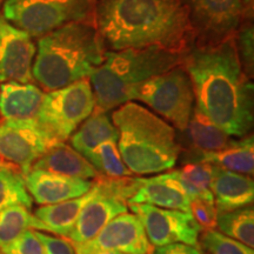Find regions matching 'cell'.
Listing matches in <instances>:
<instances>
[{"label": "cell", "instance_id": "6da1fadb", "mask_svg": "<svg viewBox=\"0 0 254 254\" xmlns=\"http://www.w3.org/2000/svg\"><path fill=\"white\" fill-rule=\"evenodd\" d=\"M185 69L196 109L230 136L249 134L253 126V84L243 71L236 39L228 37L190 51Z\"/></svg>", "mask_w": 254, "mask_h": 254}, {"label": "cell", "instance_id": "7a4b0ae2", "mask_svg": "<svg viewBox=\"0 0 254 254\" xmlns=\"http://www.w3.org/2000/svg\"><path fill=\"white\" fill-rule=\"evenodd\" d=\"M94 9L98 33L112 51H179L192 30L183 0H97Z\"/></svg>", "mask_w": 254, "mask_h": 254}, {"label": "cell", "instance_id": "3957f363", "mask_svg": "<svg viewBox=\"0 0 254 254\" xmlns=\"http://www.w3.org/2000/svg\"><path fill=\"white\" fill-rule=\"evenodd\" d=\"M104 59L97 28L71 23L40 38L32 74L44 90L56 91L90 77Z\"/></svg>", "mask_w": 254, "mask_h": 254}, {"label": "cell", "instance_id": "277c9868", "mask_svg": "<svg viewBox=\"0 0 254 254\" xmlns=\"http://www.w3.org/2000/svg\"><path fill=\"white\" fill-rule=\"evenodd\" d=\"M118 131V148L124 163L133 174L146 176L171 170L182 147L173 126L141 105L128 103L112 114Z\"/></svg>", "mask_w": 254, "mask_h": 254}, {"label": "cell", "instance_id": "5b68a950", "mask_svg": "<svg viewBox=\"0 0 254 254\" xmlns=\"http://www.w3.org/2000/svg\"><path fill=\"white\" fill-rule=\"evenodd\" d=\"M180 62L179 51L163 47L109 51L103 64L90 75L95 109L107 112L128 103L135 86L177 67Z\"/></svg>", "mask_w": 254, "mask_h": 254}, {"label": "cell", "instance_id": "8992f818", "mask_svg": "<svg viewBox=\"0 0 254 254\" xmlns=\"http://www.w3.org/2000/svg\"><path fill=\"white\" fill-rule=\"evenodd\" d=\"M97 0H5L2 17L31 37H43L71 23H84Z\"/></svg>", "mask_w": 254, "mask_h": 254}, {"label": "cell", "instance_id": "52a82bcc", "mask_svg": "<svg viewBox=\"0 0 254 254\" xmlns=\"http://www.w3.org/2000/svg\"><path fill=\"white\" fill-rule=\"evenodd\" d=\"M129 99L148 105L180 131H186L195 101L189 73L179 66L135 86Z\"/></svg>", "mask_w": 254, "mask_h": 254}, {"label": "cell", "instance_id": "ba28073f", "mask_svg": "<svg viewBox=\"0 0 254 254\" xmlns=\"http://www.w3.org/2000/svg\"><path fill=\"white\" fill-rule=\"evenodd\" d=\"M95 109V98L86 78L45 94L37 122L57 141L69 139Z\"/></svg>", "mask_w": 254, "mask_h": 254}, {"label": "cell", "instance_id": "9c48e42d", "mask_svg": "<svg viewBox=\"0 0 254 254\" xmlns=\"http://www.w3.org/2000/svg\"><path fill=\"white\" fill-rule=\"evenodd\" d=\"M133 177L111 179L98 176L94 179V194L84 206L67 239L82 244L93 239L109 222L128 211Z\"/></svg>", "mask_w": 254, "mask_h": 254}, {"label": "cell", "instance_id": "30bf717a", "mask_svg": "<svg viewBox=\"0 0 254 254\" xmlns=\"http://www.w3.org/2000/svg\"><path fill=\"white\" fill-rule=\"evenodd\" d=\"M58 142L37 119L5 120L0 124V158L17 166L23 174Z\"/></svg>", "mask_w": 254, "mask_h": 254}, {"label": "cell", "instance_id": "8fae6325", "mask_svg": "<svg viewBox=\"0 0 254 254\" xmlns=\"http://www.w3.org/2000/svg\"><path fill=\"white\" fill-rule=\"evenodd\" d=\"M128 208L140 220L153 247L176 243L200 247L201 228L190 212L161 208L148 204H128Z\"/></svg>", "mask_w": 254, "mask_h": 254}, {"label": "cell", "instance_id": "7c38bea8", "mask_svg": "<svg viewBox=\"0 0 254 254\" xmlns=\"http://www.w3.org/2000/svg\"><path fill=\"white\" fill-rule=\"evenodd\" d=\"M72 245L75 254H95L101 251H118L124 254H152L154 250L140 220L136 215L127 212L112 219L93 239Z\"/></svg>", "mask_w": 254, "mask_h": 254}, {"label": "cell", "instance_id": "4fadbf2b", "mask_svg": "<svg viewBox=\"0 0 254 254\" xmlns=\"http://www.w3.org/2000/svg\"><path fill=\"white\" fill-rule=\"evenodd\" d=\"M192 28L211 43L232 37L244 14L241 0H183Z\"/></svg>", "mask_w": 254, "mask_h": 254}, {"label": "cell", "instance_id": "5bb4252c", "mask_svg": "<svg viewBox=\"0 0 254 254\" xmlns=\"http://www.w3.org/2000/svg\"><path fill=\"white\" fill-rule=\"evenodd\" d=\"M36 51L30 34L0 15V82L33 81L32 66Z\"/></svg>", "mask_w": 254, "mask_h": 254}, {"label": "cell", "instance_id": "9a60e30c", "mask_svg": "<svg viewBox=\"0 0 254 254\" xmlns=\"http://www.w3.org/2000/svg\"><path fill=\"white\" fill-rule=\"evenodd\" d=\"M127 204H148L190 212V198L174 171L151 178L133 177L132 194Z\"/></svg>", "mask_w": 254, "mask_h": 254}, {"label": "cell", "instance_id": "2e32d148", "mask_svg": "<svg viewBox=\"0 0 254 254\" xmlns=\"http://www.w3.org/2000/svg\"><path fill=\"white\" fill-rule=\"evenodd\" d=\"M27 192L37 204L46 206L84 195L93 186V182L47 172L30 170L24 174Z\"/></svg>", "mask_w": 254, "mask_h": 254}, {"label": "cell", "instance_id": "e0dca14e", "mask_svg": "<svg viewBox=\"0 0 254 254\" xmlns=\"http://www.w3.org/2000/svg\"><path fill=\"white\" fill-rule=\"evenodd\" d=\"M211 190L217 213L251 206L254 200V182L250 176L215 166Z\"/></svg>", "mask_w": 254, "mask_h": 254}, {"label": "cell", "instance_id": "ac0fdd59", "mask_svg": "<svg viewBox=\"0 0 254 254\" xmlns=\"http://www.w3.org/2000/svg\"><path fill=\"white\" fill-rule=\"evenodd\" d=\"M44 97V92L32 82H1L0 116L5 120L36 119Z\"/></svg>", "mask_w": 254, "mask_h": 254}, {"label": "cell", "instance_id": "d6986e66", "mask_svg": "<svg viewBox=\"0 0 254 254\" xmlns=\"http://www.w3.org/2000/svg\"><path fill=\"white\" fill-rule=\"evenodd\" d=\"M31 170H43L78 179H95L99 173L84 155L65 142L51 147L32 165Z\"/></svg>", "mask_w": 254, "mask_h": 254}, {"label": "cell", "instance_id": "ffe728a7", "mask_svg": "<svg viewBox=\"0 0 254 254\" xmlns=\"http://www.w3.org/2000/svg\"><path fill=\"white\" fill-rule=\"evenodd\" d=\"M198 160L212 164L222 170L252 176L254 172L253 135H245L240 140H231L222 150L201 152Z\"/></svg>", "mask_w": 254, "mask_h": 254}, {"label": "cell", "instance_id": "44dd1931", "mask_svg": "<svg viewBox=\"0 0 254 254\" xmlns=\"http://www.w3.org/2000/svg\"><path fill=\"white\" fill-rule=\"evenodd\" d=\"M94 194V186L78 198L66 200L58 204L46 205L36 209L34 215L45 224L52 234L67 238L74 227L79 213Z\"/></svg>", "mask_w": 254, "mask_h": 254}, {"label": "cell", "instance_id": "7402d4cb", "mask_svg": "<svg viewBox=\"0 0 254 254\" xmlns=\"http://www.w3.org/2000/svg\"><path fill=\"white\" fill-rule=\"evenodd\" d=\"M69 138L72 147L85 157L105 141H118V131L105 111L94 109Z\"/></svg>", "mask_w": 254, "mask_h": 254}, {"label": "cell", "instance_id": "603a6c76", "mask_svg": "<svg viewBox=\"0 0 254 254\" xmlns=\"http://www.w3.org/2000/svg\"><path fill=\"white\" fill-rule=\"evenodd\" d=\"M186 131L189 132L193 147L199 153L222 150L231 141L230 135L226 134L212 120H209L204 113L200 112L196 107L193 109Z\"/></svg>", "mask_w": 254, "mask_h": 254}, {"label": "cell", "instance_id": "cb8c5ba5", "mask_svg": "<svg viewBox=\"0 0 254 254\" xmlns=\"http://www.w3.org/2000/svg\"><path fill=\"white\" fill-rule=\"evenodd\" d=\"M214 168V165L196 160L174 171L177 179L189 195L190 201L193 199H204L214 202L211 190Z\"/></svg>", "mask_w": 254, "mask_h": 254}, {"label": "cell", "instance_id": "d4e9b609", "mask_svg": "<svg viewBox=\"0 0 254 254\" xmlns=\"http://www.w3.org/2000/svg\"><path fill=\"white\" fill-rule=\"evenodd\" d=\"M26 230L50 232L30 209L15 205L0 212V247L7 245Z\"/></svg>", "mask_w": 254, "mask_h": 254}, {"label": "cell", "instance_id": "484cf974", "mask_svg": "<svg viewBox=\"0 0 254 254\" xmlns=\"http://www.w3.org/2000/svg\"><path fill=\"white\" fill-rule=\"evenodd\" d=\"M15 205L31 209L33 199L27 192L21 171L6 163L0 166V212Z\"/></svg>", "mask_w": 254, "mask_h": 254}, {"label": "cell", "instance_id": "4316f807", "mask_svg": "<svg viewBox=\"0 0 254 254\" xmlns=\"http://www.w3.org/2000/svg\"><path fill=\"white\" fill-rule=\"evenodd\" d=\"M217 227L220 233L253 249L254 211L252 206L219 213Z\"/></svg>", "mask_w": 254, "mask_h": 254}, {"label": "cell", "instance_id": "83f0119b", "mask_svg": "<svg viewBox=\"0 0 254 254\" xmlns=\"http://www.w3.org/2000/svg\"><path fill=\"white\" fill-rule=\"evenodd\" d=\"M99 176L119 179V178L132 177L133 173L127 168L120 155L117 141L109 140L98 145L93 151L85 155Z\"/></svg>", "mask_w": 254, "mask_h": 254}, {"label": "cell", "instance_id": "f1b7e54d", "mask_svg": "<svg viewBox=\"0 0 254 254\" xmlns=\"http://www.w3.org/2000/svg\"><path fill=\"white\" fill-rule=\"evenodd\" d=\"M199 237L200 245L209 254H254L253 249L226 237L219 231H202Z\"/></svg>", "mask_w": 254, "mask_h": 254}, {"label": "cell", "instance_id": "f546056e", "mask_svg": "<svg viewBox=\"0 0 254 254\" xmlns=\"http://www.w3.org/2000/svg\"><path fill=\"white\" fill-rule=\"evenodd\" d=\"M0 249L5 254H45L43 244L34 230H26Z\"/></svg>", "mask_w": 254, "mask_h": 254}, {"label": "cell", "instance_id": "4dcf8cb0", "mask_svg": "<svg viewBox=\"0 0 254 254\" xmlns=\"http://www.w3.org/2000/svg\"><path fill=\"white\" fill-rule=\"evenodd\" d=\"M236 47L241 65L245 66L246 74L252 77L254 60V33L252 25L247 24L240 28L238 32Z\"/></svg>", "mask_w": 254, "mask_h": 254}, {"label": "cell", "instance_id": "1f68e13d", "mask_svg": "<svg viewBox=\"0 0 254 254\" xmlns=\"http://www.w3.org/2000/svg\"><path fill=\"white\" fill-rule=\"evenodd\" d=\"M190 213L202 231L214 230L217 227V209L214 202L204 199H193L190 201Z\"/></svg>", "mask_w": 254, "mask_h": 254}, {"label": "cell", "instance_id": "d6a6232c", "mask_svg": "<svg viewBox=\"0 0 254 254\" xmlns=\"http://www.w3.org/2000/svg\"><path fill=\"white\" fill-rule=\"evenodd\" d=\"M38 238L43 244L45 254H75L72 243L64 238H58L51 234L36 231Z\"/></svg>", "mask_w": 254, "mask_h": 254}, {"label": "cell", "instance_id": "836d02e7", "mask_svg": "<svg viewBox=\"0 0 254 254\" xmlns=\"http://www.w3.org/2000/svg\"><path fill=\"white\" fill-rule=\"evenodd\" d=\"M152 254H202V252L200 247L186 245L183 243H176L155 247Z\"/></svg>", "mask_w": 254, "mask_h": 254}, {"label": "cell", "instance_id": "e575fe53", "mask_svg": "<svg viewBox=\"0 0 254 254\" xmlns=\"http://www.w3.org/2000/svg\"><path fill=\"white\" fill-rule=\"evenodd\" d=\"M95 254H124V253L118 252V251H101V252H98Z\"/></svg>", "mask_w": 254, "mask_h": 254}, {"label": "cell", "instance_id": "d590c367", "mask_svg": "<svg viewBox=\"0 0 254 254\" xmlns=\"http://www.w3.org/2000/svg\"><path fill=\"white\" fill-rule=\"evenodd\" d=\"M241 2H243V5L246 6V7H253V0H241Z\"/></svg>", "mask_w": 254, "mask_h": 254}, {"label": "cell", "instance_id": "8d00e7d4", "mask_svg": "<svg viewBox=\"0 0 254 254\" xmlns=\"http://www.w3.org/2000/svg\"><path fill=\"white\" fill-rule=\"evenodd\" d=\"M4 164H6V161H0V166H1V165H4Z\"/></svg>", "mask_w": 254, "mask_h": 254}, {"label": "cell", "instance_id": "74e56055", "mask_svg": "<svg viewBox=\"0 0 254 254\" xmlns=\"http://www.w3.org/2000/svg\"><path fill=\"white\" fill-rule=\"evenodd\" d=\"M0 254H5V253H4V252H2V251H1V250H0Z\"/></svg>", "mask_w": 254, "mask_h": 254}, {"label": "cell", "instance_id": "f35d334b", "mask_svg": "<svg viewBox=\"0 0 254 254\" xmlns=\"http://www.w3.org/2000/svg\"><path fill=\"white\" fill-rule=\"evenodd\" d=\"M0 161H4V160H2V159H1V158H0Z\"/></svg>", "mask_w": 254, "mask_h": 254}]
</instances>
